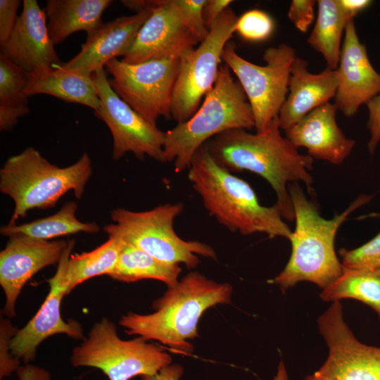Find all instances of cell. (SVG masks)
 <instances>
[{
    "instance_id": "18",
    "label": "cell",
    "mask_w": 380,
    "mask_h": 380,
    "mask_svg": "<svg viewBox=\"0 0 380 380\" xmlns=\"http://www.w3.org/2000/svg\"><path fill=\"white\" fill-rule=\"evenodd\" d=\"M26 72L63 64L52 42L45 11L36 0H24L9 39L1 53Z\"/></svg>"
},
{
    "instance_id": "33",
    "label": "cell",
    "mask_w": 380,
    "mask_h": 380,
    "mask_svg": "<svg viewBox=\"0 0 380 380\" xmlns=\"http://www.w3.org/2000/svg\"><path fill=\"white\" fill-rule=\"evenodd\" d=\"M18 331L9 319L1 320L0 327V378L1 380L13 372H16L20 360L15 357L11 351L10 343Z\"/></svg>"
},
{
    "instance_id": "11",
    "label": "cell",
    "mask_w": 380,
    "mask_h": 380,
    "mask_svg": "<svg viewBox=\"0 0 380 380\" xmlns=\"http://www.w3.org/2000/svg\"><path fill=\"white\" fill-rule=\"evenodd\" d=\"M180 58L166 57L138 64L114 58L106 65L112 89L149 123L171 118V103Z\"/></svg>"
},
{
    "instance_id": "29",
    "label": "cell",
    "mask_w": 380,
    "mask_h": 380,
    "mask_svg": "<svg viewBox=\"0 0 380 380\" xmlns=\"http://www.w3.org/2000/svg\"><path fill=\"white\" fill-rule=\"evenodd\" d=\"M27 72L0 54V104H27Z\"/></svg>"
},
{
    "instance_id": "15",
    "label": "cell",
    "mask_w": 380,
    "mask_h": 380,
    "mask_svg": "<svg viewBox=\"0 0 380 380\" xmlns=\"http://www.w3.org/2000/svg\"><path fill=\"white\" fill-rule=\"evenodd\" d=\"M64 240H44L17 234L0 252V284L6 296L1 313L15 316V304L25 284L43 268L58 263L68 246Z\"/></svg>"
},
{
    "instance_id": "5",
    "label": "cell",
    "mask_w": 380,
    "mask_h": 380,
    "mask_svg": "<svg viewBox=\"0 0 380 380\" xmlns=\"http://www.w3.org/2000/svg\"><path fill=\"white\" fill-rule=\"evenodd\" d=\"M239 128H255L253 111L241 84L222 64L213 89L194 115L165 132V161L174 163L175 172H181L189 168L195 153L208 141Z\"/></svg>"
},
{
    "instance_id": "25",
    "label": "cell",
    "mask_w": 380,
    "mask_h": 380,
    "mask_svg": "<svg viewBox=\"0 0 380 380\" xmlns=\"http://www.w3.org/2000/svg\"><path fill=\"white\" fill-rule=\"evenodd\" d=\"M122 243L118 260L108 277L127 283L146 279H156L165 283L168 287L178 282L182 272L179 265L163 262L139 248Z\"/></svg>"
},
{
    "instance_id": "17",
    "label": "cell",
    "mask_w": 380,
    "mask_h": 380,
    "mask_svg": "<svg viewBox=\"0 0 380 380\" xmlns=\"http://www.w3.org/2000/svg\"><path fill=\"white\" fill-rule=\"evenodd\" d=\"M336 70L338 85L334 104L346 116L354 115L362 104L380 94V74L359 40L354 20L346 27Z\"/></svg>"
},
{
    "instance_id": "37",
    "label": "cell",
    "mask_w": 380,
    "mask_h": 380,
    "mask_svg": "<svg viewBox=\"0 0 380 380\" xmlns=\"http://www.w3.org/2000/svg\"><path fill=\"white\" fill-rule=\"evenodd\" d=\"M29 112L27 104H0V130L11 131Z\"/></svg>"
},
{
    "instance_id": "36",
    "label": "cell",
    "mask_w": 380,
    "mask_h": 380,
    "mask_svg": "<svg viewBox=\"0 0 380 380\" xmlns=\"http://www.w3.org/2000/svg\"><path fill=\"white\" fill-rule=\"evenodd\" d=\"M366 105L369 110L367 127L370 133L367 146L370 153L373 154L380 141V94Z\"/></svg>"
},
{
    "instance_id": "1",
    "label": "cell",
    "mask_w": 380,
    "mask_h": 380,
    "mask_svg": "<svg viewBox=\"0 0 380 380\" xmlns=\"http://www.w3.org/2000/svg\"><path fill=\"white\" fill-rule=\"evenodd\" d=\"M278 117L262 132L245 129L222 132L205 144L215 160L229 171L247 170L265 179L276 193L281 216L295 220L293 206L288 190L292 182H303L312 191L313 158L298 151L280 132Z\"/></svg>"
},
{
    "instance_id": "19",
    "label": "cell",
    "mask_w": 380,
    "mask_h": 380,
    "mask_svg": "<svg viewBox=\"0 0 380 380\" xmlns=\"http://www.w3.org/2000/svg\"><path fill=\"white\" fill-rule=\"evenodd\" d=\"M151 13L145 10L103 23L87 33L80 52L62 65L90 75L104 68L110 60L126 54Z\"/></svg>"
},
{
    "instance_id": "35",
    "label": "cell",
    "mask_w": 380,
    "mask_h": 380,
    "mask_svg": "<svg viewBox=\"0 0 380 380\" xmlns=\"http://www.w3.org/2000/svg\"><path fill=\"white\" fill-rule=\"evenodd\" d=\"M20 0H0V44H4L11 35L18 16L17 11Z\"/></svg>"
},
{
    "instance_id": "3",
    "label": "cell",
    "mask_w": 380,
    "mask_h": 380,
    "mask_svg": "<svg viewBox=\"0 0 380 380\" xmlns=\"http://www.w3.org/2000/svg\"><path fill=\"white\" fill-rule=\"evenodd\" d=\"M188 169L193 188L220 224L243 235L260 232L290 241L293 231L277 205H262L251 185L219 164L205 144L195 153Z\"/></svg>"
},
{
    "instance_id": "38",
    "label": "cell",
    "mask_w": 380,
    "mask_h": 380,
    "mask_svg": "<svg viewBox=\"0 0 380 380\" xmlns=\"http://www.w3.org/2000/svg\"><path fill=\"white\" fill-rule=\"evenodd\" d=\"M232 2L231 0H207L203 8V20L208 30Z\"/></svg>"
},
{
    "instance_id": "40",
    "label": "cell",
    "mask_w": 380,
    "mask_h": 380,
    "mask_svg": "<svg viewBox=\"0 0 380 380\" xmlns=\"http://www.w3.org/2000/svg\"><path fill=\"white\" fill-rule=\"evenodd\" d=\"M184 369L177 364L170 365L160 369L153 375L143 376L141 380H179L182 376Z\"/></svg>"
},
{
    "instance_id": "31",
    "label": "cell",
    "mask_w": 380,
    "mask_h": 380,
    "mask_svg": "<svg viewBox=\"0 0 380 380\" xmlns=\"http://www.w3.org/2000/svg\"><path fill=\"white\" fill-rule=\"evenodd\" d=\"M343 268L373 270L380 268V232L373 239L352 250L341 248L338 251Z\"/></svg>"
},
{
    "instance_id": "4",
    "label": "cell",
    "mask_w": 380,
    "mask_h": 380,
    "mask_svg": "<svg viewBox=\"0 0 380 380\" xmlns=\"http://www.w3.org/2000/svg\"><path fill=\"white\" fill-rule=\"evenodd\" d=\"M288 190L296 221L290 239L291 253L284 269L272 282L279 286L283 293L300 281H310L324 289L343 272L334 248L338 228L352 212L371 197L362 195L343 213L326 220L307 198L298 182L289 184Z\"/></svg>"
},
{
    "instance_id": "6",
    "label": "cell",
    "mask_w": 380,
    "mask_h": 380,
    "mask_svg": "<svg viewBox=\"0 0 380 380\" xmlns=\"http://www.w3.org/2000/svg\"><path fill=\"white\" fill-rule=\"evenodd\" d=\"M91 173L87 153L65 167L51 164L33 147L11 156L0 170V191L10 196L15 205L8 224H16L30 210L54 207L70 191L81 198Z\"/></svg>"
},
{
    "instance_id": "16",
    "label": "cell",
    "mask_w": 380,
    "mask_h": 380,
    "mask_svg": "<svg viewBox=\"0 0 380 380\" xmlns=\"http://www.w3.org/2000/svg\"><path fill=\"white\" fill-rule=\"evenodd\" d=\"M198 42L172 0H160L121 61L127 64H138L166 57L180 58L196 48Z\"/></svg>"
},
{
    "instance_id": "10",
    "label": "cell",
    "mask_w": 380,
    "mask_h": 380,
    "mask_svg": "<svg viewBox=\"0 0 380 380\" xmlns=\"http://www.w3.org/2000/svg\"><path fill=\"white\" fill-rule=\"evenodd\" d=\"M238 17L227 8L198 47L180 57L172 103L171 118L177 123L191 118L213 89L222 65V51L235 32Z\"/></svg>"
},
{
    "instance_id": "24",
    "label": "cell",
    "mask_w": 380,
    "mask_h": 380,
    "mask_svg": "<svg viewBox=\"0 0 380 380\" xmlns=\"http://www.w3.org/2000/svg\"><path fill=\"white\" fill-rule=\"evenodd\" d=\"M315 26L307 40L322 55L327 67L336 70L342 46L343 33L350 20L338 0H319Z\"/></svg>"
},
{
    "instance_id": "9",
    "label": "cell",
    "mask_w": 380,
    "mask_h": 380,
    "mask_svg": "<svg viewBox=\"0 0 380 380\" xmlns=\"http://www.w3.org/2000/svg\"><path fill=\"white\" fill-rule=\"evenodd\" d=\"M295 49L286 44L267 48L259 65L242 58L229 41L222 61L235 74L251 105L256 132L265 131L278 117L289 93V82Z\"/></svg>"
},
{
    "instance_id": "27",
    "label": "cell",
    "mask_w": 380,
    "mask_h": 380,
    "mask_svg": "<svg viewBox=\"0 0 380 380\" xmlns=\"http://www.w3.org/2000/svg\"><path fill=\"white\" fill-rule=\"evenodd\" d=\"M319 297L327 302L346 298L357 300L374 310L380 319V268H343L341 276L322 289Z\"/></svg>"
},
{
    "instance_id": "32",
    "label": "cell",
    "mask_w": 380,
    "mask_h": 380,
    "mask_svg": "<svg viewBox=\"0 0 380 380\" xmlns=\"http://www.w3.org/2000/svg\"><path fill=\"white\" fill-rule=\"evenodd\" d=\"M207 0H172L181 18L201 43L209 33L203 20Z\"/></svg>"
},
{
    "instance_id": "2",
    "label": "cell",
    "mask_w": 380,
    "mask_h": 380,
    "mask_svg": "<svg viewBox=\"0 0 380 380\" xmlns=\"http://www.w3.org/2000/svg\"><path fill=\"white\" fill-rule=\"evenodd\" d=\"M232 290L229 284L191 272L153 302L154 312H129L121 316L119 324L128 335L156 341L176 353L189 354L193 346L188 340L198 336V322L203 312L216 305L229 303Z\"/></svg>"
},
{
    "instance_id": "13",
    "label": "cell",
    "mask_w": 380,
    "mask_h": 380,
    "mask_svg": "<svg viewBox=\"0 0 380 380\" xmlns=\"http://www.w3.org/2000/svg\"><path fill=\"white\" fill-rule=\"evenodd\" d=\"M107 76L106 70L101 68L92 78L101 102L95 113L112 134L113 159L118 160L131 152L140 160L148 156L165 163V132L149 123L120 98L110 87Z\"/></svg>"
},
{
    "instance_id": "21",
    "label": "cell",
    "mask_w": 380,
    "mask_h": 380,
    "mask_svg": "<svg viewBox=\"0 0 380 380\" xmlns=\"http://www.w3.org/2000/svg\"><path fill=\"white\" fill-rule=\"evenodd\" d=\"M308 65L299 57L292 63L289 93L278 115L279 127L284 131L335 97L338 85L337 70L327 68L320 73L312 74Z\"/></svg>"
},
{
    "instance_id": "41",
    "label": "cell",
    "mask_w": 380,
    "mask_h": 380,
    "mask_svg": "<svg viewBox=\"0 0 380 380\" xmlns=\"http://www.w3.org/2000/svg\"><path fill=\"white\" fill-rule=\"evenodd\" d=\"M339 4L350 20L354 18L360 12L366 9L371 4L369 0H338Z\"/></svg>"
},
{
    "instance_id": "14",
    "label": "cell",
    "mask_w": 380,
    "mask_h": 380,
    "mask_svg": "<svg viewBox=\"0 0 380 380\" xmlns=\"http://www.w3.org/2000/svg\"><path fill=\"white\" fill-rule=\"evenodd\" d=\"M74 245V241H69L56 274L47 280L49 292L41 308L25 326L17 331L11 341L12 355L25 364L35 358L41 343L53 335L62 334L77 340L85 339L82 325L74 319L65 322L61 312L63 298L68 294L66 265Z\"/></svg>"
},
{
    "instance_id": "20",
    "label": "cell",
    "mask_w": 380,
    "mask_h": 380,
    "mask_svg": "<svg viewBox=\"0 0 380 380\" xmlns=\"http://www.w3.org/2000/svg\"><path fill=\"white\" fill-rule=\"evenodd\" d=\"M338 110L327 103L307 114L284 131L286 137L296 148L305 147L312 158L338 165L351 153L355 141L345 136L336 120Z\"/></svg>"
},
{
    "instance_id": "30",
    "label": "cell",
    "mask_w": 380,
    "mask_h": 380,
    "mask_svg": "<svg viewBox=\"0 0 380 380\" xmlns=\"http://www.w3.org/2000/svg\"><path fill=\"white\" fill-rule=\"evenodd\" d=\"M274 29L272 18L260 9L243 13L236 23L235 32L249 42H262L268 39Z\"/></svg>"
},
{
    "instance_id": "23",
    "label": "cell",
    "mask_w": 380,
    "mask_h": 380,
    "mask_svg": "<svg viewBox=\"0 0 380 380\" xmlns=\"http://www.w3.org/2000/svg\"><path fill=\"white\" fill-rule=\"evenodd\" d=\"M111 0H48L45 7L47 27L54 45L72 34L87 33L101 25L104 11Z\"/></svg>"
},
{
    "instance_id": "8",
    "label": "cell",
    "mask_w": 380,
    "mask_h": 380,
    "mask_svg": "<svg viewBox=\"0 0 380 380\" xmlns=\"http://www.w3.org/2000/svg\"><path fill=\"white\" fill-rule=\"evenodd\" d=\"M70 363L75 367L99 369L109 380H129L137 376L157 374L171 365L172 357L160 346L148 343L142 337L121 339L116 325L104 317L74 348Z\"/></svg>"
},
{
    "instance_id": "22",
    "label": "cell",
    "mask_w": 380,
    "mask_h": 380,
    "mask_svg": "<svg viewBox=\"0 0 380 380\" xmlns=\"http://www.w3.org/2000/svg\"><path fill=\"white\" fill-rule=\"evenodd\" d=\"M25 90L29 97L48 94L65 101L86 106L96 113L101 102L92 75L65 68L62 64L47 67L32 72Z\"/></svg>"
},
{
    "instance_id": "12",
    "label": "cell",
    "mask_w": 380,
    "mask_h": 380,
    "mask_svg": "<svg viewBox=\"0 0 380 380\" xmlns=\"http://www.w3.org/2000/svg\"><path fill=\"white\" fill-rule=\"evenodd\" d=\"M328 356L303 380H380V347L360 342L345 322L340 301L332 302L317 319Z\"/></svg>"
},
{
    "instance_id": "28",
    "label": "cell",
    "mask_w": 380,
    "mask_h": 380,
    "mask_svg": "<svg viewBox=\"0 0 380 380\" xmlns=\"http://www.w3.org/2000/svg\"><path fill=\"white\" fill-rule=\"evenodd\" d=\"M122 244L119 239L108 237L106 242L91 251L70 255L66 265L68 293L91 278L108 275L116 264Z\"/></svg>"
},
{
    "instance_id": "7",
    "label": "cell",
    "mask_w": 380,
    "mask_h": 380,
    "mask_svg": "<svg viewBox=\"0 0 380 380\" xmlns=\"http://www.w3.org/2000/svg\"><path fill=\"white\" fill-rule=\"evenodd\" d=\"M182 203H165L146 211L118 208L111 212L113 224L104 227L108 237L139 248L171 265L183 263L188 269L199 263L197 255L216 258L213 248L198 241H185L175 232L174 222L183 211Z\"/></svg>"
},
{
    "instance_id": "34",
    "label": "cell",
    "mask_w": 380,
    "mask_h": 380,
    "mask_svg": "<svg viewBox=\"0 0 380 380\" xmlns=\"http://www.w3.org/2000/svg\"><path fill=\"white\" fill-rule=\"evenodd\" d=\"M314 0H293L289 6L288 17L300 32H307L315 18Z\"/></svg>"
},
{
    "instance_id": "26",
    "label": "cell",
    "mask_w": 380,
    "mask_h": 380,
    "mask_svg": "<svg viewBox=\"0 0 380 380\" xmlns=\"http://www.w3.org/2000/svg\"><path fill=\"white\" fill-rule=\"evenodd\" d=\"M77 210V203L69 201L54 215L19 225L3 226L0 233L8 237L21 234L34 239L51 240L80 232L96 233L100 230L96 222L80 221L76 216Z\"/></svg>"
},
{
    "instance_id": "39",
    "label": "cell",
    "mask_w": 380,
    "mask_h": 380,
    "mask_svg": "<svg viewBox=\"0 0 380 380\" xmlns=\"http://www.w3.org/2000/svg\"><path fill=\"white\" fill-rule=\"evenodd\" d=\"M16 374L18 380H51V374L47 370L29 363L20 366Z\"/></svg>"
}]
</instances>
